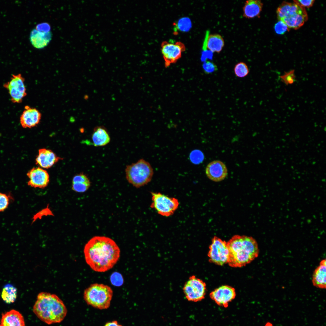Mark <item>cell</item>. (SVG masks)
Returning a JSON list of instances; mask_svg holds the SVG:
<instances>
[{
    "label": "cell",
    "mask_w": 326,
    "mask_h": 326,
    "mask_svg": "<svg viewBox=\"0 0 326 326\" xmlns=\"http://www.w3.org/2000/svg\"><path fill=\"white\" fill-rule=\"evenodd\" d=\"M84 252L85 261L94 271L104 272L111 269L120 256V249L110 238L95 236L85 245Z\"/></svg>",
    "instance_id": "obj_1"
},
{
    "label": "cell",
    "mask_w": 326,
    "mask_h": 326,
    "mask_svg": "<svg viewBox=\"0 0 326 326\" xmlns=\"http://www.w3.org/2000/svg\"><path fill=\"white\" fill-rule=\"evenodd\" d=\"M33 312L40 320L48 324L60 323L67 312L63 302L56 295L47 292L39 293Z\"/></svg>",
    "instance_id": "obj_2"
},
{
    "label": "cell",
    "mask_w": 326,
    "mask_h": 326,
    "mask_svg": "<svg viewBox=\"0 0 326 326\" xmlns=\"http://www.w3.org/2000/svg\"><path fill=\"white\" fill-rule=\"evenodd\" d=\"M227 244L229 253L228 263L231 267H240L245 266L258 255L257 243L252 237L236 235Z\"/></svg>",
    "instance_id": "obj_3"
},
{
    "label": "cell",
    "mask_w": 326,
    "mask_h": 326,
    "mask_svg": "<svg viewBox=\"0 0 326 326\" xmlns=\"http://www.w3.org/2000/svg\"><path fill=\"white\" fill-rule=\"evenodd\" d=\"M276 13L279 20L285 23L289 29H298L308 19L305 8L295 2H283L277 8Z\"/></svg>",
    "instance_id": "obj_4"
},
{
    "label": "cell",
    "mask_w": 326,
    "mask_h": 326,
    "mask_svg": "<svg viewBox=\"0 0 326 326\" xmlns=\"http://www.w3.org/2000/svg\"><path fill=\"white\" fill-rule=\"evenodd\" d=\"M113 295L110 287L103 284L94 283L86 289L84 298L88 305L100 309L108 308Z\"/></svg>",
    "instance_id": "obj_5"
},
{
    "label": "cell",
    "mask_w": 326,
    "mask_h": 326,
    "mask_svg": "<svg viewBox=\"0 0 326 326\" xmlns=\"http://www.w3.org/2000/svg\"><path fill=\"white\" fill-rule=\"evenodd\" d=\"M125 172L128 181L137 188L149 183L154 174L153 169L150 164L143 159L139 160L136 163L128 165Z\"/></svg>",
    "instance_id": "obj_6"
},
{
    "label": "cell",
    "mask_w": 326,
    "mask_h": 326,
    "mask_svg": "<svg viewBox=\"0 0 326 326\" xmlns=\"http://www.w3.org/2000/svg\"><path fill=\"white\" fill-rule=\"evenodd\" d=\"M152 202L150 207L160 215L169 216L173 214L178 207V200L160 193L152 192Z\"/></svg>",
    "instance_id": "obj_7"
},
{
    "label": "cell",
    "mask_w": 326,
    "mask_h": 326,
    "mask_svg": "<svg viewBox=\"0 0 326 326\" xmlns=\"http://www.w3.org/2000/svg\"><path fill=\"white\" fill-rule=\"evenodd\" d=\"M208 257L210 262L218 265L228 263L229 253L227 242L215 236L209 247Z\"/></svg>",
    "instance_id": "obj_8"
},
{
    "label": "cell",
    "mask_w": 326,
    "mask_h": 326,
    "mask_svg": "<svg viewBox=\"0 0 326 326\" xmlns=\"http://www.w3.org/2000/svg\"><path fill=\"white\" fill-rule=\"evenodd\" d=\"M24 81V78L21 74H13L10 80L4 84L3 87L8 91L13 103H21L27 95Z\"/></svg>",
    "instance_id": "obj_9"
},
{
    "label": "cell",
    "mask_w": 326,
    "mask_h": 326,
    "mask_svg": "<svg viewBox=\"0 0 326 326\" xmlns=\"http://www.w3.org/2000/svg\"><path fill=\"white\" fill-rule=\"evenodd\" d=\"M183 290L187 299L190 301L197 302L204 298L206 284L203 280L193 276L185 283Z\"/></svg>",
    "instance_id": "obj_10"
},
{
    "label": "cell",
    "mask_w": 326,
    "mask_h": 326,
    "mask_svg": "<svg viewBox=\"0 0 326 326\" xmlns=\"http://www.w3.org/2000/svg\"><path fill=\"white\" fill-rule=\"evenodd\" d=\"M185 49V45L181 42L163 41L161 45V51L165 67H168L176 62Z\"/></svg>",
    "instance_id": "obj_11"
},
{
    "label": "cell",
    "mask_w": 326,
    "mask_h": 326,
    "mask_svg": "<svg viewBox=\"0 0 326 326\" xmlns=\"http://www.w3.org/2000/svg\"><path fill=\"white\" fill-rule=\"evenodd\" d=\"M235 289L229 286H222L212 292L210 298L219 306L227 307L230 302L235 298Z\"/></svg>",
    "instance_id": "obj_12"
},
{
    "label": "cell",
    "mask_w": 326,
    "mask_h": 326,
    "mask_svg": "<svg viewBox=\"0 0 326 326\" xmlns=\"http://www.w3.org/2000/svg\"><path fill=\"white\" fill-rule=\"evenodd\" d=\"M27 175L29 179L28 185L35 188H44L50 181L48 173L40 167L33 168L27 173Z\"/></svg>",
    "instance_id": "obj_13"
},
{
    "label": "cell",
    "mask_w": 326,
    "mask_h": 326,
    "mask_svg": "<svg viewBox=\"0 0 326 326\" xmlns=\"http://www.w3.org/2000/svg\"><path fill=\"white\" fill-rule=\"evenodd\" d=\"M207 177L215 182L223 180L228 174V169L222 161L216 160L209 162L205 169Z\"/></svg>",
    "instance_id": "obj_14"
},
{
    "label": "cell",
    "mask_w": 326,
    "mask_h": 326,
    "mask_svg": "<svg viewBox=\"0 0 326 326\" xmlns=\"http://www.w3.org/2000/svg\"><path fill=\"white\" fill-rule=\"evenodd\" d=\"M41 115L37 109L26 106L20 117V123L24 128H31L40 123Z\"/></svg>",
    "instance_id": "obj_15"
},
{
    "label": "cell",
    "mask_w": 326,
    "mask_h": 326,
    "mask_svg": "<svg viewBox=\"0 0 326 326\" xmlns=\"http://www.w3.org/2000/svg\"><path fill=\"white\" fill-rule=\"evenodd\" d=\"M62 159L52 150L42 148L39 150L35 162L36 164L41 167L48 169Z\"/></svg>",
    "instance_id": "obj_16"
},
{
    "label": "cell",
    "mask_w": 326,
    "mask_h": 326,
    "mask_svg": "<svg viewBox=\"0 0 326 326\" xmlns=\"http://www.w3.org/2000/svg\"><path fill=\"white\" fill-rule=\"evenodd\" d=\"M0 326H25L22 315L15 310H11L2 315Z\"/></svg>",
    "instance_id": "obj_17"
},
{
    "label": "cell",
    "mask_w": 326,
    "mask_h": 326,
    "mask_svg": "<svg viewBox=\"0 0 326 326\" xmlns=\"http://www.w3.org/2000/svg\"><path fill=\"white\" fill-rule=\"evenodd\" d=\"M52 37V34L50 31L45 32L34 29L30 32V39L31 44L34 47L42 49L48 45Z\"/></svg>",
    "instance_id": "obj_18"
},
{
    "label": "cell",
    "mask_w": 326,
    "mask_h": 326,
    "mask_svg": "<svg viewBox=\"0 0 326 326\" xmlns=\"http://www.w3.org/2000/svg\"><path fill=\"white\" fill-rule=\"evenodd\" d=\"M326 260L324 259L320 262L319 265L314 271L312 282L313 285L321 289L326 288Z\"/></svg>",
    "instance_id": "obj_19"
},
{
    "label": "cell",
    "mask_w": 326,
    "mask_h": 326,
    "mask_svg": "<svg viewBox=\"0 0 326 326\" xmlns=\"http://www.w3.org/2000/svg\"><path fill=\"white\" fill-rule=\"evenodd\" d=\"M263 6V4L260 0L246 1L242 8L243 17L247 19L260 17Z\"/></svg>",
    "instance_id": "obj_20"
},
{
    "label": "cell",
    "mask_w": 326,
    "mask_h": 326,
    "mask_svg": "<svg viewBox=\"0 0 326 326\" xmlns=\"http://www.w3.org/2000/svg\"><path fill=\"white\" fill-rule=\"evenodd\" d=\"M204 43L205 47L212 52L219 53L224 46L225 42L221 35L214 34L206 36Z\"/></svg>",
    "instance_id": "obj_21"
},
{
    "label": "cell",
    "mask_w": 326,
    "mask_h": 326,
    "mask_svg": "<svg viewBox=\"0 0 326 326\" xmlns=\"http://www.w3.org/2000/svg\"><path fill=\"white\" fill-rule=\"evenodd\" d=\"M92 139L95 146H104L110 141V138L107 130L101 126H97L94 129Z\"/></svg>",
    "instance_id": "obj_22"
},
{
    "label": "cell",
    "mask_w": 326,
    "mask_h": 326,
    "mask_svg": "<svg viewBox=\"0 0 326 326\" xmlns=\"http://www.w3.org/2000/svg\"><path fill=\"white\" fill-rule=\"evenodd\" d=\"M90 184L89 179L85 175L82 173L78 174L73 178L72 189L77 192H84L89 188Z\"/></svg>",
    "instance_id": "obj_23"
},
{
    "label": "cell",
    "mask_w": 326,
    "mask_h": 326,
    "mask_svg": "<svg viewBox=\"0 0 326 326\" xmlns=\"http://www.w3.org/2000/svg\"><path fill=\"white\" fill-rule=\"evenodd\" d=\"M17 295V288L10 283L5 284L3 287L1 293V297L4 302L11 304L14 302Z\"/></svg>",
    "instance_id": "obj_24"
},
{
    "label": "cell",
    "mask_w": 326,
    "mask_h": 326,
    "mask_svg": "<svg viewBox=\"0 0 326 326\" xmlns=\"http://www.w3.org/2000/svg\"><path fill=\"white\" fill-rule=\"evenodd\" d=\"M235 75L238 78H243L247 76L249 73V70L247 64L242 62L237 63L234 68Z\"/></svg>",
    "instance_id": "obj_25"
},
{
    "label": "cell",
    "mask_w": 326,
    "mask_h": 326,
    "mask_svg": "<svg viewBox=\"0 0 326 326\" xmlns=\"http://www.w3.org/2000/svg\"><path fill=\"white\" fill-rule=\"evenodd\" d=\"M12 199L10 194L0 192V212L4 211L8 208Z\"/></svg>",
    "instance_id": "obj_26"
},
{
    "label": "cell",
    "mask_w": 326,
    "mask_h": 326,
    "mask_svg": "<svg viewBox=\"0 0 326 326\" xmlns=\"http://www.w3.org/2000/svg\"><path fill=\"white\" fill-rule=\"evenodd\" d=\"M294 70H291L280 76L281 81L287 85L292 84L296 80Z\"/></svg>",
    "instance_id": "obj_27"
},
{
    "label": "cell",
    "mask_w": 326,
    "mask_h": 326,
    "mask_svg": "<svg viewBox=\"0 0 326 326\" xmlns=\"http://www.w3.org/2000/svg\"><path fill=\"white\" fill-rule=\"evenodd\" d=\"M203 68L204 73L207 74H211L218 70L216 65L213 62L208 60L205 61L203 63Z\"/></svg>",
    "instance_id": "obj_28"
},
{
    "label": "cell",
    "mask_w": 326,
    "mask_h": 326,
    "mask_svg": "<svg viewBox=\"0 0 326 326\" xmlns=\"http://www.w3.org/2000/svg\"><path fill=\"white\" fill-rule=\"evenodd\" d=\"M112 284L114 286H120L123 283V280L122 275L119 273L115 272L113 273L110 277Z\"/></svg>",
    "instance_id": "obj_29"
},
{
    "label": "cell",
    "mask_w": 326,
    "mask_h": 326,
    "mask_svg": "<svg viewBox=\"0 0 326 326\" xmlns=\"http://www.w3.org/2000/svg\"><path fill=\"white\" fill-rule=\"evenodd\" d=\"M274 29L276 33L279 34H284L289 29L285 23L280 20L275 24Z\"/></svg>",
    "instance_id": "obj_30"
},
{
    "label": "cell",
    "mask_w": 326,
    "mask_h": 326,
    "mask_svg": "<svg viewBox=\"0 0 326 326\" xmlns=\"http://www.w3.org/2000/svg\"><path fill=\"white\" fill-rule=\"evenodd\" d=\"M190 158L192 162L195 163H199L203 159V155L199 150H195L192 152L190 155Z\"/></svg>",
    "instance_id": "obj_31"
},
{
    "label": "cell",
    "mask_w": 326,
    "mask_h": 326,
    "mask_svg": "<svg viewBox=\"0 0 326 326\" xmlns=\"http://www.w3.org/2000/svg\"><path fill=\"white\" fill-rule=\"evenodd\" d=\"M294 2L301 7L305 8V7L309 8L311 7L314 3V0H294Z\"/></svg>",
    "instance_id": "obj_32"
},
{
    "label": "cell",
    "mask_w": 326,
    "mask_h": 326,
    "mask_svg": "<svg viewBox=\"0 0 326 326\" xmlns=\"http://www.w3.org/2000/svg\"><path fill=\"white\" fill-rule=\"evenodd\" d=\"M50 26L48 24L44 23L37 25L36 29L40 31L47 32L50 31Z\"/></svg>",
    "instance_id": "obj_33"
},
{
    "label": "cell",
    "mask_w": 326,
    "mask_h": 326,
    "mask_svg": "<svg viewBox=\"0 0 326 326\" xmlns=\"http://www.w3.org/2000/svg\"><path fill=\"white\" fill-rule=\"evenodd\" d=\"M104 326H123L116 321H113L107 322Z\"/></svg>",
    "instance_id": "obj_34"
},
{
    "label": "cell",
    "mask_w": 326,
    "mask_h": 326,
    "mask_svg": "<svg viewBox=\"0 0 326 326\" xmlns=\"http://www.w3.org/2000/svg\"><path fill=\"white\" fill-rule=\"evenodd\" d=\"M264 326H273V324L270 322H268L266 323Z\"/></svg>",
    "instance_id": "obj_35"
}]
</instances>
